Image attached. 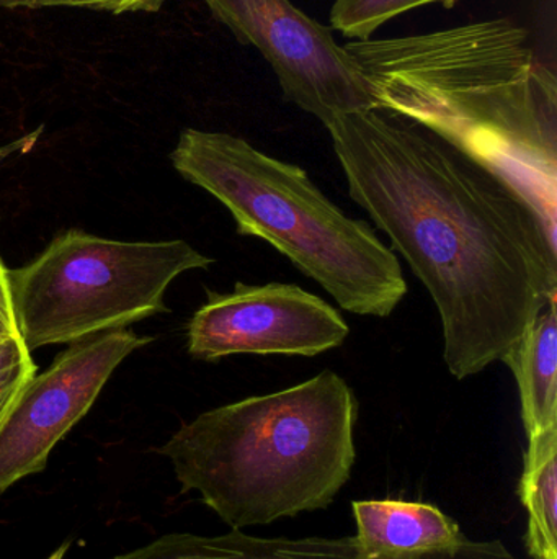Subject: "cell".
<instances>
[{
	"label": "cell",
	"mask_w": 557,
	"mask_h": 559,
	"mask_svg": "<svg viewBox=\"0 0 557 559\" xmlns=\"http://www.w3.org/2000/svg\"><path fill=\"white\" fill-rule=\"evenodd\" d=\"M460 0H336L330 10V28L347 38L368 39L376 29L402 13L440 3L453 7Z\"/></svg>",
	"instance_id": "13"
},
{
	"label": "cell",
	"mask_w": 557,
	"mask_h": 559,
	"mask_svg": "<svg viewBox=\"0 0 557 559\" xmlns=\"http://www.w3.org/2000/svg\"><path fill=\"white\" fill-rule=\"evenodd\" d=\"M166 0H0V7H85V9L107 10L111 13L157 12Z\"/></svg>",
	"instance_id": "15"
},
{
	"label": "cell",
	"mask_w": 557,
	"mask_h": 559,
	"mask_svg": "<svg viewBox=\"0 0 557 559\" xmlns=\"http://www.w3.org/2000/svg\"><path fill=\"white\" fill-rule=\"evenodd\" d=\"M500 361L519 384L526 437L557 427V298L530 322Z\"/></svg>",
	"instance_id": "11"
},
{
	"label": "cell",
	"mask_w": 557,
	"mask_h": 559,
	"mask_svg": "<svg viewBox=\"0 0 557 559\" xmlns=\"http://www.w3.org/2000/svg\"><path fill=\"white\" fill-rule=\"evenodd\" d=\"M346 319L329 302L293 283L208 292L190 319L189 354L218 361L238 354L316 357L349 337Z\"/></svg>",
	"instance_id": "8"
},
{
	"label": "cell",
	"mask_w": 557,
	"mask_h": 559,
	"mask_svg": "<svg viewBox=\"0 0 557 559\" xmlns=\"http://www.w3.org/2000/svg\"><path fill=\"white\" fill-rule=\"evenodd\" d=\"M211 264L185 241H113L69 229L35 261L9 271L20 338L33 352L124 329L167 311L170 283Z\"/></svg>",
	"instance_id": "5"
},
{
	"label": "cell",
	"mask_w": 557,
	"mask_h": 559,
	"mask_svg": "<svg viewBox=\"0 0 557 559\" xmlns=\"http://www.w3.org/2000/svg\"><path fill=\"white\" fill-rule=\"evenodd\" d=\"M349 193L431 293L458 380L496 364L557 298V226L512 180L382 110L327 127Z\"/></svg>",
	"instance_id": "1"
},
{
	"label": "cell",
	"mask_w": 557,
	"mask_h": 559,
	"mask_svg": "<svg viewBox=\"0 0 557 559\" xmlns=\"http://www.w3.org/2000/svg\"><path fill=\"white\" fill-rule=\"evenodd\" d=\"M519 496L529 512L530 557H557V427L530 437Z\"/></svg>",
	"instance_id": "12"
},
{
	"label": "cell",
	"mask_w": 557,
	"mask_h": 559,
	"mask_svg": "<svg viewBox=\"0 0 557 559\" xmlns=\"http://www.w3.org/2000/svg\"><path fill=\"white\" fill-rule=\"evenodd\" d=\"M170 160L229 210L239 235L274 246L346 311L388 318L404 299L398 255L368 223L330 202L303 167L244 138L195 128L180 133Z\"/></svg>",
	"instance_id": "4"
},
{
	"label": "cell",
	"mask_w": 557,
	"mask_h": 559,
	"mask_svg": "<svg viewBox=\"0 0 557 559\" xmlns=\"http://www.w3.org/2000/svg\"><path fill=\"white\" fill-rule=\"evenodd\" d=\"M375 110L411 121L512 180L557 226V81L507 19L350 39Z\"/></svg>",
	"instance_id": "2"
},
{
	"label": "cell",
	"mask_w": 557,
	"mask_h": 559,
	"mask_svg": "<svg viewBox=\"0 0 557 559\" xmlns=\"http://www.w3.org/2000/svg\"><path fill=\"white\" fill-rule=\"evenodd\" d=\"M41 131L43 128H38V130L20 138V140L12 141V143L5 144V146H0V164H2L7 157L12 156V154L26 153V151L32 150L36 141H38Z\"/></svg>",
	"instance_id": "17"
},
{
	"label": "cell",
	"mask_w": 557,
	"mask_h": 559,
	"mask_svg": "<svg viewBox=\"0 0 557 559\" xmlns=\"http://www.w3.org/2000/svg\"><path fill=\"white\" fill-rule=\"evenodd\" d=\"M19 334L15 311H13L12 293H10L9 271L0 261V335Z\"/></svg>",
	"instance_id": "16"
},
{
	"label": "cell",
	"mask_w": 557,
	"mask_h": 559,
	"mask_svg": "<svg viewBox=\"0 0 557 559\" xmlns=\"http://www.w3.org/2000/svg\"><path fill=\"white\" fill-rule=\"evenodd\" d=\"M543 559H557V557H549V558H543Z\"/></svg>",
	"instance_id": "19"
},
{
	"label": "cell",
	"mask_w": 557,
	"mask_h": 559,
	"mask_svg": "<svg viewBox=\"0 0 557 559\" xmlns=\"http://www.w3.org/2000/svg\"><path fill=\"white\" fill-rule=\"evenodd\" d=\"M110 559H513L500 540H468L451 554L378 558L356 537L262 538L231 531L222 535L167 534Z\"/></svg>",
	"instance_id": "9"
},
{
	"label": "cell",
	"mask_w": 557,
	"mask_h": 559,
	"mask_svg": "<svg viewBox=\"0 0 557 559\" xmlns=\"http://www.w3.org/2000/svg\"><path fill=\"white\" fill-rule=\"evenodd\" d=\"M359 400L336 371L183 424L159 453L231 531L327 509L355 465Z\"/></svg>",
	"instance_id": "3"
},
{
	"label": "cell",
	"mask_w": 557,
	"mask_h": 559,
	"mask_svg": "<svg viewBox=\"0 0 557 559\" xmlns=\"http://www.w3.org/2000/svg\"><path fill=\"white\" fill-rule=\"evenodd\" d=\"M352 509L356 540L372 557L451 554L470 540L453 519L424 502L356 501Z\"/></svg>",
	"instance_id": "10"
},
{
	"label": "cell",
	"mask_w": 557,
	"mask_h": 559,
	"mask_svg": "<svg viewBox=\"0 0 557 559\" xmlns=\"http://www.w3.org/2000/svg\"><path fill=\"white\" fill-rule=\"evenodd\" d=\"M153 342L117 329L78 341L33 374L0 424V495L46 468L59 440L88 413L118 365Z\"/></svg>",
	"instance_id": "7"
},
{
	"label": "cell",
	"mask_w": 557,
	"mask_h": 559,
	"mask_svg": "<svg viewBox=\"0 0 557 559\" xmlns=\"http://www.w3.org/2000/svg\"><path fill=\"white\" fill-rule=\"evenodd\" d=\"M242 45L261 51L284 98L329 127L342 115L375 110L372 91L353 56L330 26L291 0H203Z\"/></svg>",
	"instance_id": "6"
},
{
	"label": "cell",
	"mask_w": 557,
	"mask_h": 559,
	"mask_svg": "<svg viewBox=\"0 0 557 559\" xmlns=\"http://www.w3.org/2000/svg\"><path fill=\"white\" fill-rule=\"evenodd\" d=\"M69 550V542H65V544H62L61 547L58 548V550L55 551V554L51 555L48 559H64L65 554H68Z\"/></svg>",
	"instance_id": "18"
},
{
	"label": "cell",
	"mask_w": 557,
	"mask_h": 559,
	"mask_svg": "<svg viewBox=\"0 0 557 559\" xmlns=\"http://www.w3.org/2000/svg\"><path fill=\"white\" fill-rule=\"evenodd\" d=\"M35 371L32 352L20 335H0V424Z\"/></svg>",
	"instance_id": "14"
}]
</instances>
